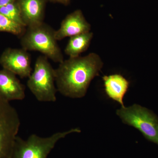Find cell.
<instances>
[{"mask_svg": "<svg viewBox=\"0 0 158 158\" xmlns=\"http://www.w3.org/2000/svg\"><path fill=\"white\" fill-rule=\"evenodd\" d=\"M54 2L61 3L63 5H67L70 2V0H51Z\"/></svg>", "mask_w": 158, "mask_h": 158, "instance_id": "2e32d148", "label": "cell"}, {"mask_svg": "<svg viewBox=\"0 0 158 158\" xmlns=\"http://www.w3.org/2000/svg\"><path fill=\"white\" fill-rule=\"evenodd\" d=\"M25 86L16 75L6 69L0 70V97L10 102L22 100L25 98Z\"/></svg>", "mask_w": 158, "mask_h": 158, "instance_id": "9c48e42d", "label": "cell"}, {"mask_svg": "<svg viewBox=\"0 0 158 158\" xmlns=\"http://www.w3.org/2000/svg\"><path fill=\"white\" fill-rule=\"evenodd\" d=\"M16 0H0V9L9 3L15 2Z\"/></svg>", "mask_w": 158, "mask_h": 158, "instance_id": "9a60e30c", "label": "cell"}, {"mask_svg": "<svg viewBox=\"0 0 158 158\" xmlns=\"http://www.w3.org/2000/svg\"><path fill=\"white\" fill-rule=\"evenodd\" d=\"M55 32L53 28L44 23L27 27L20 37L21 45L26 50L37 51L54 62L61 63L64 60V57L57 43Z\"/></svg>", "mask_w": 158, "mask_h": 158, "instance_id": "7a4b0ae2", "label": "cell"}, {"mask_svg": "<svg viewBox=\"0 0 158 158\" xmlns=\"http://www.w3.org/2000/svg\"><path fill=\"white\" fill-rule=\"evenodd\" d=\"M0 13L11 20L26 27L22 18L19 7L16 1L9 3L6 6L1 8Z\"/></svg>", "mask_w": 158, "mask_h": 158, "instance_id": "5bb4252c", "label": "cell"}, {"mask_svg": "<svg viewBox=\"0 0 158 158\" xmlns=\"http://www.w3.org/2000/svg\"><path fill=\"white\" fill-rule=\"evenodd\" d=\"M28 78L27 86L38 101H56L55 69L46 57L43 55L37 58L34 70Z\"/></svg>", "mask_w": 158, "mask_h": 158, "instance_id": "3957f363", "label": "cell"}, {"mask_svg": "<svg viewBox=\"0 0 158 158\" xmlns=\"http://www.w3.org/2000/svg\"><path fill=\"white\" fill-rule=\"evenodd\" d=\"M20 120L10 102L0 97V158H11Z\"/></svg>", "mask_w": 158, "mask_h": 158, "instance_id": "8992f818", "label": "cell"}, {"mask_svg": "<svg viewBox=\"0 0 158 158\" xmlns=\"http://www.w3.org/2000/svg\"><path fill=\"white\" fill-rule=\"evenodd\" d=\"M93 36V33L90 31L70 37L64 50L65 54L69 58L80 56L88 49Z\"/></svg>", "mask_w": 158, "mask_h": 158, "instance_id": "7c38bea8", "label": "cell"}, {"mask_svg": "<svg viewBox=\"0 0 158 158\" xmlns=\"http://www.w3.org/2000/svg\"><path fill=\"white\" fill-rule=\"evenodd\" d=\"M0 64L21 78H28L32 73L31 56L23 48H6L0 57Z\"/></svg>", "mask_w": 158, "mask_h": 158, "instance_id": "52a82bcc", "label": "cell"}, {"mask_svg": "<svg viewBox=\"0 0 158 158\" xmlns=\"http://www.w3.org/2000/svg\"><path fill=\"white\" fill-rule=\"evenodd\" d=\"M26 27L11 20L0 13V32H7L21 37L25 32Z\"/></svg>", "mask_w": 158, "mask_h": 158, "instance_id": "4fadbf2b", "label": "cell"}, {"mask_svg": "<svg viewBox=\"0 0 158 158\" xmlns=\"http://www.w3.org/2000/svg\"><path fill=\"white\" fill-rule=\"evenodd\" d=\"M116 114L123 123L135 128L148 141L158 145V118L151 110L134 104L121 107Z\"/></svg>", "mask_w": 158, "mask_h": 158, "instance_id": "5b68a950", "label": "cell"}, {"mask_svg": "<svg viewBox=\"0 0 158 158\" xmlns=\"http://www.w3.org/2000/svg\"><path fill=\"white\" fill-rule=\"evenodd\" d=\"M17 2L27 27L44 23V0H18Z\"/></svg>", "mask_w": 158, "mask_h": 158, "instance_id": "30bf717a", "label": "cell"}, {"mask_svg": "<svg viewBox=\"0 0 158 158\" xmlns=\"http://www.w3.org/2000/svg\"><path fill=\"white\" fill-rule=\"evenodd\" d=\"M91 25L85 18L82 11L77 10L69 14L62 21L60 27L55 32L57 40L90 32Z\"/></svg>", "mask_w": 158, "mask_h": 158, "instance_id": "ba28073f", "label": "cell"}, {"mask_svg": "<svg viewBox=\"0 0 158 158\" xmlns=\"http://www.w3.org/2000/svg\"><path fill=\"white\" fill-rule=\"evenodd\" d=\"M81 132L80 129L75 128L68 131L56 133L45 138L33 134L27 140H23L17 136L11 158H47L59 140L71 133Z\"/></svg>", "mask_w": 158, "mask_h": 158, "instance_id": "277c9868", "label": "cell"}, {"mask_svg": "<svg viewBox=\"0 0 158 158\" xmlns=\"http://www.w3.org/2000/svg\"><path fill=\"white\" fill-rule=\"evenodd\" d=\"M105 92L109 98L125 107L123 99L130 86V82L119 74L105 75L102 77Z\"/></svg>", "mask_w": 158, "mask_h": 158, "instance_id": "8fae6325", "label": "cell"}, {"mask_svg": "<svg viewBox=\"0 0 158 158\" xmlns=\"http://www.w3.org/2000/svg\"><path fill=\"white\" fill-rule=\"evenodd\" d=\"M103 66L102 60L95 53L64 60L55 69L57 90L67 97L83 98Z\"/></svg>", "mask_w": 158, "mask_h": 158, "instance_id": "6da1fadb", "label": "cell"}]
</instances>
